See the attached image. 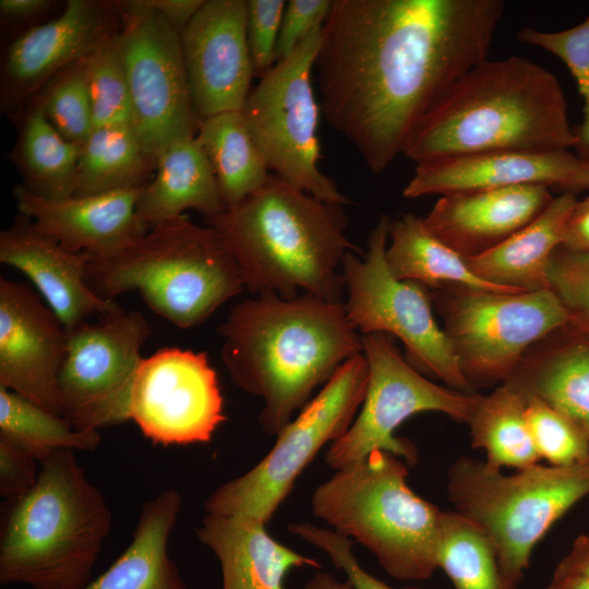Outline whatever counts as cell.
I'll list each match as a JSON object with an SVG mask.
<instances>
[{
	"mask_svg": "<svg viewBox=\"0 0 589 589\" xmlns=\"http://www.w3.org/2000/svg\"><path fill=\"white\" fill-rule=\"evenodd\" d=\"M504 10L502 0H332L314 64L326 121L384 171L488 59Z\"/></svg>",
	"mask_w": 589,
	"mask_h": 589,
	"instance_id": "obj_1",
	"label": "cell"
},
{
	"mask_svg": "<svg viewBox=\"0 0 589 589\" xmlns=\"http://www.w3.org/2000/svg\"><path fill=\"white\" fill-rule=\"evenodd\" d=\"M233 383L263 400L262 429L277 435L318 386L362 353L344 302L302 293H259L235 304L218 326Z\"/></svg>",
	"mask_w": 589,
	"mask_h": 589,
	"instance_id": "obj_2",
	"label": "cell"
},
{
	"mask_svg": "<svg viewBox=\"0 0 589 589\" xmlns=\"http://www.w3.org/2000/svg\"><path fill=\"white\" fill-rule=\"evenodd\" d=\"M567 103L555 75L518 56L481 62L422 121L404 155L419 164L489 152L575 148Z\"/></svg>",
	"mask_w": 589,
	"mask_h": 589,
	"instance_id": "obj_3",
	"label": "cell"
},
{
	"mask_svg": "<svg viewBox=\"0 0 589 589\" xmlns=\"http://www.w3.org/2000/svg\"><path fill=\"white\" fill-rule=\"evenodd\" d=\"M235 256L245 288L293 298L299 291L340 301L342 262L356 247L341 205L271 176L257 191L206 219Z\"/></svg>",
	"mask_w": 589,
	"mask_h": 589,
	"instance_id": "obj_4",
	"label": "cell"
},
{
	"mask_svg": "<svg viewBox=\"0 0 589 589\" xmlns=\"http://www.w3.org/2000/svg\"><path fill=\"white\" fill-rule=\"evenodd\" d=\"M74 453L40 461L35 484L12 502L0 537L1 585L82 589L92 580L112 514Z\"/></svg>",
	"mask_w": 589,
	"mask_h": 589,
	"instance_id": "obj_5",
	"label": "cell"
},
{
	"mask_svg": "<svg viewBox=\"0 0 589 589\" xmlns=\"http://www.w3.org/2000/svg\"><path fill=\"white\" fill-rule=\"evenodd\" d=\"M86 281L107 300L137 291L153 312L179 328L204 323L245 288L220 233L185 215L153 227L115 252L91 254Z\"/></svg>",
	"mask_w": 589,
	"mask_h": 589,
	"instance_id": "obj_6",
	"label": "cell"
},
{
	"mask_svg": "<svg viewBox=\"0 0 589 589\" xmlns=\"http://www.w3.org/2000/svg\"><path fill=\"white\" fill-rule=\"evenodd\" d=\"M407 476L405 460L372 452L320 484L311 509L332 530L365 546L392 577L416 581L437 569L442 510L416 494Z\"/></svg>",
	"mask_w": 589,
	"mask_h": 589,
	"instance_id": "obj_7",
	"label": "cell"
},
{
	"mask_svg": "<svg viewBox=\"0 0 589 589\" xmlns=\"http://www.w3.org/2000/svg\"><path fill=\"white\" fill-rule=\"evenodd\" d=\"M454 510L489 538L506 579L518 587L537 543L589 495V458L570 466L540 462L504 474L485 460L456 459L447 472Z\"/></svg>",
	"mask_w": 589,
	"mask_h": 589,
	"instance_id": "obj_8",
	"label": "cell"
},
{
	"mask_svg": "<svg viewBox=\"0 0 589 589\" xmlns=\"http://www.w3.org/2000/svg\"><path fill=\"white\" fill-rule=\"evenodd\" d=\"M368 381L363 353L346 361L276 435L264 458L206 498V514L267 525L320 449L348 431L363 402Z\"/></svg>",
	"mask_w": 589,
	"mask_h": 589,
	"instance_id": "obj_9",
	"label": "cell"
},
{
	"mask_svg": "<svg viewBox=\"0 0 589 589\" xmlns=\"http://www.w3.org/2000/svg\"><path fill=\"white\" fill-rule=\"evenodd\" d=\"M429 291L460 370L474 390L503 383L531 347L572 323L552 289L498 292L445 286Z\"/></svg>",
	"mask_w": 589,
	"mask_h": 589,
	"instance_id": "obj_10",
	"label": "cell"
},
{
	"mask_svg": "<svg viewBox=\"0 0 589 589\" xmlns=\"http://www.w3.org/2000/svg\"><path fill=\"white\" fill-rule=\"evenodd\" d=\"M390 219L382 216L368 238L363 257L346 254L342 275L349 321L361 335L384 333L398 338L406 360L423 375L445 386L472 394L450 342L436 323L429 289L420 284L397 279L388 269L385 252Z\"/></svg>",
	"mask_w": 589,
	"mask_h": 589,
	"instance_id": "obj_11",
	"label": "cell"
},
{
	"mask_svg": "<svg viewBox=\"0 0 589 589\" xmlns=\"http://www.w3.org/2000/svg\"><path fill=\"white\" fill-rule=\"evenodd\" d=\"M323 25L287 58L261 76L240 112L269 170L305 193L336 205H347L336 184L318 167V112L312 69Z\"/></svg>",
	"mask_w": 589,
	"mask_h": 589,
	"instance_id": "obj_12",
	"label": "cell"
},
{
	"mask_svg": "<svg viewBox=\"0 0 589 589\" xmlns=\"http://www.w3.org/2000/svg\"><path fill=\"white\" fill-rule=\"evenodd\" d=\"M362 353L369 365L366 393L348 431L334 442L326 464L339 470L364 459L375 450L392 453L408 465L418 462L416 445L395 431L413 414L435 411L466 422L476 393L467 394L436 384L402 357L392 336L361 335Z\"/></svg>",
	"mask_w": 589,
	"mask_h": 589,
	"instance_id": "obj_13",
	"label": "cell"
},
{
	"mask_svg": "<svg viewBox=\"0 0 589 589\" xmlns=\"http://www.w3.org/2000/svg\"><path fill=\"white\" fill-rule=\"evenodd\" d=\"M121 24L116 45L125 72L132 128L154 160L197 125L184 64L181 32L134 0L117 1Z\"/></svg>",
	"mask_w": 589,
	"mask_h": 589,
	"instance_id": "obj_14",
	"label": "cell"
},
{
	"mask_svg": "<svg viewBox=\"0 0 589 589\" xmlns=\"http://www.w3.org/2000/svg\"><path fill=\"white\" fill-rule=\"evenodd\" d=\"M151 334L139 311H116L68 333L59 377L62 417L77 430H97L129 420L131 390Z\"/></svg>",
	"mask_w": 589,
	"mask_h": 589,
	"instance_id": "obj_15",
	"label": "cell"
},
{
	"mask_svg": "<svg viewBox=\"0 0 589 589\" xmlns=\"http://www.w3.org/2000/svg\"><path fill=\"white\" fill-rule=\"evenodd\" d=\"M129 420L156 445L208 443L226 416L207 354L167 347L143 358L131 390Z\"/></svg>",
	"mask_w": 589,
	"mask_h": 589,
	"instance_id": "obj_16",
	"label": "cell"
},
{
	"mask_svg": "<svg viewBox=\"0 0 589 589\" xmlns=\"http://www.w3.org/2000/svg\"><path fill=\"white\" fill-rule=\"evenodd\" d=\"M68 332L31 286L0 278V386L62 417Z\"/></svg>",
	"mask_w": 589,
	"mask_h": 589,
	"instance_id": "obj_17",
	"label": "cell"
},
{
	"mask_svg": "<svg viewBox=\"0 0 589 589\" xmlns=\"http://www.w3.org/2000/svg\"><path fill=\"white\" fill-rule=\"evenodd\" d=\"M197 121L240 111L255 73L247 36L245 0H205L181 31Z\"/></svg>",
	"mask_w": 589,
	"mask_h": 589,
	"instance_id": "obj_18",
	"label": "cell"
},
{
	"mask_svg": "<svg viewBox=\"0 0 589 589\" xmlns=\"http://www.w3.org/2000/svg\"><path fill=\"white\" fill-rule=\"evenodd\" d=\"M120 24L116 2L69 0L58 17L28 28L9 46L2 72V103L21 104L116 36Z\"/></svg>",
	"mask_w": 589,
	"mask_h": 589,
	"instance_id": "obj_19",
	"label": "cell"
},
{
	"mask_svg": "<svg viewBox=\"0 0 589 589\" xmlns=\"http://www.w3.org/2000/svg\"><path fill=\"white\" fill-rule=\"evenodd\" d=\"M143 188L52 200L22 184L14 188L13 196L21 215L64 249L104 255L148 231L136 215Z\"/></svg>",
	"mask_w": 589,
	"mask_h": 589,
	"instance_id": "obj_20",
	"label": "cell"
},
{
	"mask_svg": "<svg viewBox=\"0 0 589 589\" xmlns=\"http://www.w3.org/2000/svg\"><path fill=\"white\" fill-rule=\"evenodd\" d=\"M589 163L569 151L489 152L417 165L404 189L408 199L514 185L570 192Z\"/></svg>",
	"mask_w": 589,
	"mask_h": 589,
	"instance_id": "obj_21",
	"label": "cell"
},
{
	"mask_svg": "<svg viewBox=\"0 0 589 589\" xmlns=\"http://www.w3.org/2000/svg\"><path fill=\"white\" fill-rule=\"evenodd\" d=\"M553 200L546 185H514L441 195L423 218L440 240L469 259L497 247Z\"/></svg>",
	"mask_w": 589,
	"mask_h": 589,
	"instance_id": "obj_22",
	"label": "cell"
},
{
	"mask_svg": "<svg viewBox=\"0 0 589 589\" xmlns=\"http://www.w3.org/2000/svg\"><path fill=\"white\" fill-rule=\"evenodd\" d=\"M89 257L91 253L64 249L56 239L38 231L26 217L0 232V262L31 280L68 333L93 315L121 308L88 286Z\"/></svg>",
	"mask_w": 589,
	"mask_h": 589,
	"instance_id": "obj_23",
	"label": "cell"
},
{
	"mask_svg": "<svg viewBox=\"0 0 589 589\" xmlns=\"http://www.w3.org/2000/svg\"><path fill=\"white\" fill-rule=\"evenodd\" d=\"M502 384L540 399L589 437V336L573 322L531 347Z\"/></svg>",
	"mask_w": 589,
	"mask_h": 589,
	"instance_id": "obj_24",
	"label": "cell"
},
{
	"mask_svg": "<svg viewBox=\"0 0 589 589\" xmlns=\"http://www.w3.org/2000/svg\"><path fill=\"white\" fill-rule=\"evenodd\" d=\"M261 522L206 514L195 533L217 557L223 589H286L289 570L321 564L275 540Z\"/></svg>",
	"mask_w": 589,
	"mask_h": 589,
	"instance_id": "obj_25",
	"label": "cell"
},
{
	"mask_svg": "<svg viewBox=\"0 0 589 589\" xmlns=\"http://www.w3.org/2000/svg\"><path fill=\"white\" fill-rule=\"evenodd\" d=\"M156 173L136 204L141 224L153 227L194 209L206 219L225 209L216 177L195 135L168 145L155 158Z\"/></svg>",
	"mask_w": 589,
	"mask_h": 589,
	"instance_id": "obj_26",
	"label": "cell"
},
{
	"mask_svg": "<svg viewBox=\"0 0 589 589\" xmlns=\"http://www.w3.org/2000/svg\"><path fill=\"white\" fill-rule=\"evenodd\" d=\"M576 195L563 192L529 224L490 251L466 259L469 268L481 279L521 291L551 289V257L562 245L568 217L577 203Z\"/></svg>",
	"mask_w": 589,
	"mask_h": 589,
	"instance_id": "obj_27",
	"label": "cell"
},
{
	"mask_svg": "<svg viewBox=\"0 0 589 589\" xmlns=\"http://www.w3.org/2000/svg\"><path fill=\"white\" fill-rule=\"evenodd\" d=\"M181 507L182 497L175 489L146 501L130 544L82 589H187L167 549Z\"/></svg>",
	"mask_w": 589,
	"mask_h": 589,
	"instance_id": "obj_28",
	"label": "cell"
},
{
	"mask_svg": "<svg viewBox=\"0 0 589 589\" xmlns=\"http://www.w3.org/2000/svg\"><path fill=\"white\" fill-rule=\"evenodd\" d=\"M385 259L390 273L399 280L422 285L429 290L464 286L498 292L521 290L498 287L478 277L466 259L440 240L412 213L390 220Z\"/></svg>",
	"mask_w": 589,
	"mask_h": 589,
	"instance_id": "obj_29",
	"label": "cell"
},
{
	"mask_svg": "<svg viewBox=\"0 0 589 589\" xmlns=\"http://www.w3.org/2000/svg\"><path fill=\"white\" fill-rule=\"evenodd\" d=\"M195 136L216 177L225 208L238 204L269 179L268 166L240 111L199 120Z\"/></svg>",
	"mask_w": 589,
	"mask_h": 589,
	"instance_id": "obj_30",
	"label": "cell"
},
{
	"mask_svg": "<svg viewBox=\"0 0 589 589\" xmlns=\"http://www.w3.org/2000/svg\"><path fill=\"white\" fill-rule=\"evenodd\" d=\"M471 446L484 450L493 468L521 469L539 462L526 418V400L501 384L486 395L476 393L466 421Z\"/></svg>",
	"mask_w": 589,
	"mask_h": 589,
	"instance_id": "obj_31",
	"label": "cell"
},
{
	"mask_svg": "<svg viewBox=\"0 0 589 589\" xmlns=\"http://www.w3.org/2000/svg\"><path fill=\"white\" fill-rule=\"evenodd\" d=\"M153 166L132 125L94 128L81 146L73 195L142 188Z\"/></svg>",
	"mask_w": 589,
	"mask_h": 589,
	"instance_id": "obj_32",
	"label": "cell"
},
{
	"mask_svg": "<svg viewBox=\"0 0 589 589\" xmlns=\"http://www.w3.org/2000/svg\"><path fill=\"white\" fill-rule=\"evenodd\" d=\"M80 154L81 145L61 136L37 101L24 120L13 152L23 185L46 199L72 196Z\"/></svg>",
	"mask_w": 589,
	"mask_h": 589,
	"instance_id": "obj_33",
	"label": "cell"
},
{
	"mask_svg": "<svg viewBox=\"0 0 589 589\" xmlns=\"http://www.w3.org/2000/svg\"><path fill=\"white\" fill-rule=\"evenodd\" d=\"M0 436L8 438L38 462L62 450H95L97 430H77L58 416L23 396L0 386Z\"/></svg>",
	"mask_w": 589,
	"mask_h": 589,
	"instance_id": "obj_34",
	"label": "cell"
},
{
	"mask_svg": "<svg viewBox=\"0 0 589 589\" xmlns=\"http://www.w3.org/2000/svg\"><path fill=\"white\" fill-rule=\"evenodd\" d=\"M437 568L455 589H517L504 576L489 538L456 510L442 512Z\"/></svg>",
	"mask_w": 589,
	"mask_h": 589,
	"instance_id": "obj_35",
	"label": "cell"
},
{
	"mask_svg": "<svg viewBox=\"0 0 589 589\" xmlns=\"http://www.w3.org/2000/svg\"><path fill=\"white\" fill-rule=\"evenodd\" d=\"M85 72L94 128L132 125L129 86L116 36L85 57Z\"/></svg>",
	"mask_w": 589,
	"mask_h": 589,
	"instance_id": "obj_36",
	"label": "cell"
},
{
	"mask_svg": "<svg viewBox=\"0 0 589 589\" xmlns=\"http://www.w3.org/2000/svg\"><path fill=\"white\" fill-rule=\"evenodd\" d=\"M517 38L560 58L576 80L582 99V121L575 128V149L580 159L589 163V16L574 27L556 32L522 27Z\"/></svg>",
	"mask_w": 589,
	"mask_h": 589,
	"instance_id": "obj_37",
	"label": "cell"
},
{
	"mask_svg": "<svg viewBox=\"0 0 589 589\" xmlns=\"http://www.w3.org/2000/svg\"><path fill=\"white\" fill-rule=\"evenodd\" d=\"M39 103L47 119L60 135L82 146L94 129L85 58L53 77V83Z\"/></svg>",
	"mask_w": 589,
	"mask_h": 589,
	"instance_id": "obj_38",
	"label": "cell"
},
{
	"mask_svg": "<svg viewBox=\"0 0 589 589\" xmlns=\"http://www.w3.org/2000/svg\"><path fill=\"white\" fill-rule=\"evenodd\" d=\"M526 418L540 459L570 466L589 458V437L569 419L536 397H527Z\"/></svg>",
	"mask_w": 589,
	"mask_h": 589,
	"instance_id": "obj_39",
	"label": "cell"
},
{
	"mask_svg": "<svg viewBox=\"0 0 589 589\" xmlns=\"http://www.w3.org/2000/svg\"><path fill=\"white\" fill-rule=\"evenodd\" d=\"M549 280L572 322L589 336V253L557 248L551 257Z\"/></svg>",
	"mask_w": 589,
	"mask_h": 589,
	"instance_id": "obj_40",
	"label": "cell"
},
{
	"mask_svg": "<svg viewBox=\"0 0 589 589\" xmlns=\"http://www.w3.org/2000/svg\"><path fill=\"white\" fill-rule=\"evenodd\" d=\"M288 531L323 551L336 568L345 572L353 589H397L369 574L360 566L351 550L353 542L349 538L332 529L309 522L290 524ZM401 589L425 588L406 587Z\"/></svg>",
	"mask_w": 589,
	"mask_h": 589,
	"instance_id": "obj_41",
	"label": "cell"
},
{
	"mask_svg": "<svg viewBox=\"0 0 589 589\" xmlns=\"http://www.w3.org/2000/svg\"><path fill=\"white\" fill-rule=\"evenodd\" d=\"M287 1L247 0V36L255 73L276 63V48Z\"/></svg>",
	"mask_w": 589,
	"mask_h": 589,
	"instance_id": "obj_42",
	"label": "cell"
},
{
	"mask_svg": "<svg viewBox=\"0 0 589 589\" xmlns=\"http://www.w3.org/2000/svg\"><path fill=\"white\" fill-rule=\"evenodd\" d=\"M332 0H289L284 11L276 62L290 56L315 28L323 25Z\"/></svg>",
	"mask_w": 589,
	"mask_h": 589,
	"instance_id": "obj_43",
	"label": "cell"
},
{
	"mask_svg": "<svg viewBox=\"0 0 589 589\" xmlns=\"http://www.w3.org/2000/svg\"><path fill=\"white\" fill-rule=\"evenodd\" d=\"M37 460L5 437L0 436V494L13 502L35 484Z\"/></svg>",
	"mask_w": 589,
	"mask_h": 589,
	"instance_id": "obj_44",
	"label": "cell"
},
{
	"mask_svg": "<svg viewBox=\"0 0 589 589\" xmlns=\"http://www.w3.org/2000/svg\"><path fill=\"white\" fill-rule=\"evenodd\" d=\"M561 248L589 253V196L577 201L566 223Z\"/></svg>",
	"mask_w": 589,
	"mask_h": 589,
	"instance_id": "obj_45",
	"label": "cell"
},
{
	"mask_svg": "<svg viewBox=\"0 0 589 589\" xmlns=\"http://www.w3.org/2000/svg\"><path fill=\"white\" fill-rule=\"evenodd\" d=\"M205 0H134L145 9L153 10L164 16L180 32L185 27Z\"/></svg>",
	"mask_w": 589,
	"mask_h": 589,
	"instance_id": "obj_46",
	"label": "cell"
},
{
	"mask_svg": "<svg viewBox=\"0 0 589 589\" xmlns=\"http://www.w3.org/2000/svg\"><path fill=\"white\" fill-rule=\"evenodd\" d=\"M555 576H581L589 578V533L578 536L567 554L560 561Z\"/></svg>",
	"mask_w": 589,
	"mask_h": 589,
	"instance_id": "obj_47",
	"label": "cell"
},
{
	"mask_svg": "<svg viewBox=\"0 0 589 589\" xmlns=\"http://www.w3.org/2000/svg\"><path fill=\"white\" fill-rule=\"evenodd\" d=\"M51 4L47 0H1V15L8 19L24 20L39 14Z\"/></svg>",
	"mask_w": 589,
	"mask_h": 589,
	"instance_id": "obj_48",
	"label": "cell"
},
{
	"mask_svg": "<svg viewBox=\"0 0 589 589\" xmlns=\"http://www.w3.org/2000/svg\"><path fill=\"white\" fill-rule=\"evenodd\" d=\"M304 589H353V587L349 580L341 582L327 573H317L305 584Z\"/></svg>",
	"mask_w": 589,
	"mask_h": 589,
	"instance_id": "obj_49",
	"label": "cell"
},
{
	"mask_svg": "<svg viewBox=\"0 0 589 589\" xmlns=\"http://www.w3.org/2000/svg\"><path fill=\"white\" fill-rule=\"evenodd\" d=\"M544 589H589V578L581 576H555Z\"/></svg>",
	"mask_w": 589,
	"mask_h": 589,
	"instance_id": "obj_50",
	"label": "cell"
},
{
	"mask_svg": "<svg viewBox=\"0 0 589 589\" xmlns=\"http://www.w3.org/2000/svg\"><path fill=\"white\" fill-rule=\"evenodd\" d=\"M585 190H589V165L576 181L572 193L576 194Z\"/></svg>",
	"mask_w": 589,
	"mask_h": 589,
	"instance_id": "obj_51",
	"label": "cell"
}]
</instances>
